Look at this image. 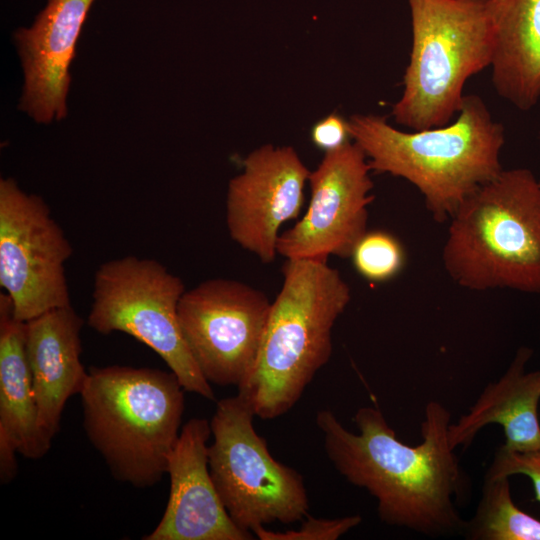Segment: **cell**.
Listing matches in <instances>:
<instances>
[{
	"label": "cell",
	"instance_id": "18",
	"mask_svg": "<svg viewBox=\"0 0 540 540\" xmlns=\"http://www.w3.org/2000/svg\"><path fill=\"white\" fill-rule=\"evenodd\" d=\"M493 27L492 83L520 110L540 99V0H488Z\"/></svg>",
	"mask_w": 540,
	"mask_h": 540
},
{
	"label": "cell",
	"instance_id": "24",
	"mask_svg": "<svg viewBox=\"0 0 540 540\" xmlns=\"http://www.w3.org/2000/svg\"><path fill=\"white\" fill-rule=\"evenodd\" d=\"M539 183H540V179H539Z\"/></svg>",
	"mask_w": 540,
	"mask_h": 540
},
{
	"label": "cell",
	"instance_id": "5",
	"mask_svg": "<svg viewBox=\"0 0 540 540\" xmlns=\"http://www.w3.org/2000/svg\"><path fill=\"white\" fill-rule=\"evenodd\" d=\"M449 222L442 260L455 283L540 293V183L529 169H503Z\"/></svg>",
	"mask_w": 540,
	"mask_h": 540
},
{
	"label": "cell",
	"instance_id": "20",
	"mask_svg": "<svg viewBox=\"0 0 540 540\" xmlns=\"http://www.w3.org/2000/svg\"><path fill=\"white\" fill-rule=\"evenodd\" d=\"M350 258L364 279L381 283L399 274L405 263V251L391 233L367 230L354 246Z\"/></svg>",
	"mask_w": 540,
	"mask_h": 540
},
{
	"label": "cell",
	"instance_id": "1",
	"mask_svg": "<svg viewBox=\"0 0 540 540\" xmlns=\"http://www.w3.org/2000/svg\"><path fill=\"white\" fill-rule=\"evenodd\" d=\"M328 459L350 484L377 501L380 520L430 537L462 533L466 520L455 503L465 479L448 441L449 410L429 401L421 422V442L397 438L378 407L359 408L358 429L345 428L329 409L316 414Z\"/></svg>",
	"mask_w": 540,
	"mask_h": 540
},
{
	"label": "cell",
	"instance_id": "23",
	"mask_svg": "<svg viewBox=\"0 0 540 540\" xmlns=\"http://www.w3.org/2000/svg\"><path fill=\"white\" fill-rule=\"evenodd\" d=\"M350 138L348 121L335 113L317 122L311 131L312 142L325 153L340 148Z\"/></svg>",
	"mask_w": 540,
	"mask_h": 540
},
{
	"label": "cell",
	"instance_id": "12",
	"mask_svg": "<svg viewBox=\"0 0 540 540\" xmlns=\"http://www.w3.org/2000/svg\"><path fill=\"white\" fill-rule=\"evenodd\" d=\"M309 174L293 147L266 144L253 150L228 184L231 239L261 262H273L281 226L296 219L303 207Z\"/></svg>",
	"mask_w": 540,
	"mask_h": 540
},
{
	"label": "cell",
	"instance_id": "2",
	"mask_svg": "<svg viewBox=\"0 0 540 540\" xmlns=\"http://www.w3.org/2000/svg\"><path fill=\"white\" fill-rule=\"evenodd\" d=\"M353 139L371 171L401 177L423 195L438 223L449 221L461 204L503 170L504 127L478 95H464L455 122L405 132L379 115L348 120Z\"/></svg>",
	"mask_w": 540,
	"mask_h": 540
},
{
	"label": "cell",
	"instance_id": "10",
	"mask_svg": "<svg viewBox=\"0 0 540 540\" xmlns=\"http://www.w3.org/2000/svg\"><path fill=\"white\" fill-rule=\"evenodd\" d=\"M272 302L264 292L229 278L207 279L183 293L178 319L204 378L241 386L256 362Z\"/></svg>",
	"mask_w": 540,
	"mask_h": 540
},
{
	"label": "cell",
	"instance_id": "8",
	"mask_svg": "<svg viewBox=\"0 0 540 540\" xmlns=\"http://www.w3.org/2000/svg\"><path fill=\"white\" fill-rule=\"evenodd\" d=\"M185 291L182 279L155 259H112L95 272L87 323L102 335L134 337L161 357L185 391L215 400L179 324L178 304Z\"/></svg>",
	"mask_w": 540,
	"mask_h": 540
},
{
	"label": "cell",
	"instance_id": "3",
	"mask_svg": "<svg viewBox=\"0 0 540 540\" xmlns=\"http://www.w3.org/2000/svg\"><path fill=\"white\" fill-rule=\"evenodd\" d=\"M258 356L238 393L261 419L278 418L299 401L332 351V330L351 289L327 261L286 259Z\"/></svg>",
	"mask_w": 540,
	"mask_h": 540
},
{
	"label": "cell",
	"instance_id": "15",
	"mask_svg": "<svg viewBox=\"0 0 540 540\" xmlns=\"http://www.w3.org/2000/svg\"><path fill=\"white\" fill-rule=\"evenodd\" d=\"M82 317L69 305L26 322V352L39 425L53 440L69 398L82 392L88 370L81 362Z\"/></svg>",
	"mask_w": 540,
	"mask_h": 540
},
{
	"label": "cell",
	"instance_id": "21",
	"mask_svg": "<svg viewBox=\"0 0 540 540\" xmlns=\"http://www.w3.org/2000/svg\"><path fill=\"white\" fill-rule=\"evenodd\" d=\"M297 529L273 531L260 526L253 534L260 540H336L362 522L360 515L340 518H315L307 515Z\"/></svg>",
	"mask_w": 540,
	"mask_h": 540
},
{
	"label": "cell",
	"instance_id": "22",
	"mask_svg": "<svg viewBox=\"0 0 540 540\" xmlns=\"http://www.w3.org/2000/svg\"><path fill=\"white\" fill-rule=\"evenodd\" d=\"M527 476L533 485L535 500L540 503V451L517 453L500 447L486 471L485 477Z\"/></svg>",
	"mask_w": 540,
	"mask_h": 540
},
{
	"label": "cell",
	"instance_id": "7",
	"mask_svg": "<svg viewBox=\"0 0 540 540\" xmlns=\"http://www.w3.org/2000/svg\"><path fill=\"white\" fill-rule=\"evenodd\" d=\"M254 417L239 393L217 401L208 446L209 471L224 507L239 528L252 533L275 522L302 521L309 514L302 475L272 456L255 430Z\"/></svg>",
	"mask_w": 540,
	"mask_h": 540
},
{
	"label": "cell",
	"instance_id": "14",
	"mask_svg": "<svg viewBox=\"0 0 540 540\" xmlns=\"http://www.w3.org/2000/svg\"><path fill=\"white\" fill-rule=\"evenodd\" d=\"M95 0H48L33 24L14 33L24 73L19 108L37 123L67 115L70 64Z\"/></svg>",
	"mask_w": 540,
	"mask_h": 540
},
{
	"label": "cell",
	"instance_id": "4",
	"mask_svg": "<svg viewBox=\"0 0 540 540\" xmlns=\"http://www.w3.org/2000/svg\"><path fill=\"white\" fill-rule=\"evenodd\" d=\"M173 372L148 367H90L80 393L85 434L112 476L149 488L167 474L184 413Z\"/></svg>",
	"mask_w": 540,
	"mask_h": 540
},
{
	"label": "cell",
	"instance_id": "25",
	"mask_svg": "<svg viewBox=\"0 0 540 540\" xmlns=\"http://www.w3.org/2000/svg\"><path fill=\"white\" fill-rule=\"evenodd\" d=\"M539 136H540V134H539Z\"/></svg>",
	"mask_w": 540,
	"mask_h": 540
},
{
	"label": "cell",
	"instance_id": "9",
	"mask_svg": "<svg viewBox=\"0 0 540 540\" xmlns=\"http://www.w3.org/2000/svg\"><path fill=\"white\" fill-rule=\"evenodd\" d=\"M72 252L46 202L1 179L0 285L18 320L71 305L65 263Z\"/></svg>",
	"mask_w": 540,
	"mask_h": 540
},
{
	"label": "cell",
	"instance_id": "13",
	"mask_svg": "<svg viewBox=\"0 0 540 540\" xmlns=\"http://www.w3.org/2000/svg\"><path fill=\"white\" fill-rule=\"evenodd\" d=\"M210 422L191 418L168 458L169 498L157 526L143 540H251L230 518L208 464Z\"/></svg>",
	"mask_w": 540,
	"mask_h": 540
},
{
	"label": "cell",
	"instance_id": "17",
	"mask_svg": "<svg viewBox=\"0 0 540 540\" xmlns=\"http://www.w3.org/2000/svg\"><path fill=\"white\" fill-rule=\"evenodd\" d=\"M533 350L520 347L505 373L488 383L478 399L448 428L452 449L468 447L484 427L497 424L503 428L505 443L510 452L540 451V371L525 372Z\"/></svg>",
	"mask_w": 540,
	"mask_h": 540
},
{
	"label": "cell",
	"instance_id": "11",
	"mask_svg": "<svg viewBox=\"0 0 540 540\" xmlns=\"http://www.w3.org/2000/svg\"><path fill=\"white\" fill-rule=\"evenodd\" d=\"M370 172L367 156L355 141L326 152L309 174L308 208L298 222L280 233L277 254L318 261L332 255L350 257L367 232L368 207L374 200Z\"/></svg>",
	"mask_w": 540,
	"mask_h": 540
},
{
	"label": "cell",
	"instance_id": "16",
	"mask_svg": "<svg viewBox=\"0 0 540 540\" xmlns=\"http://www.w3.org/2000/svg\"><path fill=\"white\" fill-rule=\"evenodd\" d=\"M39 425L26 352V322L13 313L10 297L0 294V480L17 474L16 455L40 459L51 448Z\"/></svg>",
	"mask_w": 540,
	"mask_h": 540
},
{
	"label": "cell",
	"instance_id": "19",
	"mask_svg": "<svg viewBox=\"0 0 540 540\" xmlns=\"http://www.w3.org/2000/svg\"><path fill=\"white\" fill-rule=\"evenodd\" d=\"M509 478H484L475 513L461 533L466 539L540 540V520L514 503Z\"/></svg>",
	"mask_w": 540,
	"mask_h": 540
},
{
	"label": "cell",
	"instance_id": "6",
	"mask_svg": "<svg viewBox=\"0 0 540 540\" xmlns=\"http://www.w3.org/2000/svg\"><path fill=\"white\" fill-rule=\"evenodd\" d=\"M412 49L392 116L412 130L449 124L466 81L491 65L488 0H408Z\"/></svg>",
	"mask_w": 540,
	"mask_h": 540
}]
</instances>
